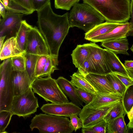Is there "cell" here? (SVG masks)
I'll return each mask as SVG.
<instances>
[{"label": "cell", "instance_id": "obj_1", "mask_svg": "<svg viewBox=\"0 0 133 133\" xmlns=\"http://www.w3.org/2000/svg\"><path fill=\"white\" fill-rule=\"evenodd\" d=\"M37 12L39 29L45 40L50 55L58 57L60 47L70 27L69 13L62 15L56 14L50 2Z\"/></svg>", "mask_w": 133, "mask_h": 133}, {"label": "cell", "instance_id": "obj_2", "mask_svg": "<svg viewBox=\"0 0 133 133\" xmlns=\"http://www.w3.org/2000/svg\"><path fill=\"white\" fill-rule=\"evenodd\" d=\"M92 7L106 21L120 23L131 17L130 0H83Z\"/></svg>", "mask_w": 133, "mask_h": 133}, {"label": "cell", "instance_id": "obj_3", "mask_svg": "<svg viewBox=\"0 0 133 133\" xmlns=\"http://www.w3.org/2000/svg\"><path fill=\"white\" fill-rule=\"evenodd\" d=\"M70 27H76L87 32L104 23L102 16L92 7L85 3L75 4L69 15Z\"/></svg>", "mask_w": 133, "mask_h": 133}, {"label": "cell", "instance_id": "obj_4", "mask_svg": "<svg viewBox=\"0 0 133 133\" xmlns=\"http://www.w3.org/2000/svg\"><path fill=\"white\" fill-rule=\"evenodd\" d=\"M29 126L31 131L36 128L40 133H70L74 131L67 117L48 114L36 115Z\"/></svg>", "mask_w": 133, "mask_h": 133}, {"label": "cell", "instance_id": "obj_5", "mask_svg": "<svg viewBox=\"0 0 133 133\" xmlns=\"http://www.w3.org/2000/svg\"><path fill=\"white\" fill-rule=\"evenodd\" d=\"M31 86L34 93L46 101L56 104L69 102L56 80L52 78L51 76L36 79L31 84Z\"/></svg>", "mask_w": 133, "mask_h": 133}, {"label": "cell", "instance_id": "obj_6", "mask_svg": "<svg viewBox=\"0 0 133 133\" xmlns=\"http://www.w3.org/2000/svg\"><path fill=\"white\" fill-rule=\"evenodd\" d=\"M13 71L11 58L3 60L0 65V111L10 110L14 97L12 81Z\"/></svg>", "mask_w": 133, "mask_h": 133}, {"label": "cell", "instance_id": "obj_7", "mask_svg": "<svg viewBox=\"0 0 133 133\" xmlns=\"http://www.w3.org/2000/svg\"><path fill=\"white\" fill-rule=\"evenodd\" d=\"M38 107L37 98L31 86L25 92L14 96L10 111L13 115L25 118L36 112Z\"/></svg>", "mask_w": 133, "mask_h": 133}, {"label": "cell", "instance_id": "obj_8", "mask_svg": "<svg viewBox=\"0 0 133 133\" xmlns=\"http://www.w3.org/2000/svg\"><path fill=\"white\" fill-rule=\"evenodd\" d=\"M86 44L90 51L87 58L90 65L89 73L106 75L111 72L106 61L104 49L94 42Z\"/></svg>", "mask_w": 133, "mask_h": 133}, {"label": "cell", "instance_id": "obj_9", "mask_svg": "<svg viewBox=\"0 0 133 133\" xmlns=\"http://www.w3.org/2000/svg\"><path fill=\"white\" fill-rule=\"evenodd\" d=\"M25 51L26 54L39 56L50 55L45 40L36 26L32 27L29 33Z\"/></svg>", "mask_w": 133, "mask_h": 133}, {"label": "cell", "instance_id": "obj_10", "mask_svg": "<svg viewBox=\"0 0 133 133\" xmlns=\"http://www.w3.org/2000/svg\"><path fill=\"white\" fill-rule=\"evenodd\" d=\"M119 101L98 108H91L84 106L78 115L83 122L82 128L92 125L104 120V116Z\"/></svg>", "mask_w": 133, "mask_h": 133}, {"label": "cell", "instance_id": "obj_11", "mask_svg": "<svg viewBox=\"0 0 133 133\" xmlns=\"http://www.w3.org/2000/svg\"><path fill=\"white\" fill-rule=\"evenodd\" d=\"M24 14L6 11L5 17L0 20V36L7 39L15 37L21 25Z\"/></svg>", "mask_w": 133, "mask_h": 133}, {"label": "cell", "instance_id": "obj_12", "mask_svg": "<svg viewBox=\"0 0 133 133\" xmlns=\"http://www.w3.org/2000/svg\"><path fill=\"white\" fill-rule=\"evenodd\" d=\"M82 109L72 102L60 104L47 103L43 105L41 108L42 111L45 114L69 117L73 114L78 115Z\"/></svg>", "mask_w": 133, "mask_h": 133}, {"label": "cell", "instance_id": "obj_13", "mask_svg": "<svg viewBox=\"0 0 133 133\" xmlns=\"http://www.w3.org/2000/svg\"><path fill=\"white\" fill-rule=\"evenodd\" d=\"M132 30V25L130 22L121 23L111 31L105 34L96 37L90 41L93 42L112 41L127 37Z\"/></svg>", "mask_w": 133, "mask_h": 133}, {"label": "cell", "instance_id": "obj_14", "mask_svg": "<svg viewBox=\"0 0 133 133\" xmlns=\"http://www.w3.org/2000/svg\"><path fill=\"white\" fill-rule=\"evenodd\" d=\"M85 77L98 94L117 93L112 88L105 75L89 73Z\"/></svg>", "mask_w": 133, "mask_h": 133}, {"label": "cell", "instance_id": "obj_15", "mask_svg": "<svg viewBox=\"0 0 133 133\" xmlns=\"http://www.w3.org/2000/svg\"><path fill=\"white\" fill-rule=\"evenodd\" d=\"M12 81L14 96L22 94L28 90L31 86L29 77L25 70H13Z\"/></svg>", "mask_w": 133, "mask_h": 133}, {"label": "cell", "instance_id": "obj_16", "mask_svg": "<svg viewBox=\"0 0 133 133\" xmlns=\"http://www.w3.org/2000/svg\"><path fill=\"white\" fill-rule=\"evenodd\" d=\"M25 52L20 48L15 37H12L6 39L0 50V59L1 61L12 57L24 56Z\"/></svg>", "mask_w": 133, "mask_h": 133}, {"label": "cell", "instance_id": "obj_17", "mask_svg": "<svg viewBox=\"0 0 133 133\" xmlns=\"http://www.w3.org/2000/svg\"><path fill=\"white\" fill-rule=\"evenodd\" d=\"M123 95L117 93L95 95L92 101L85 105L88 107L96 108L104 107L116 101L122 100Z\"/></svg>", "mask_w": 133, "mask_h": 133}, {"label": "cell", "instance_id": "obj_18", "mask_svg": "<svg viewBox=\"0 0 133 133\" xmlns=\"http://www.w3.org/2000/svg\"><path fill=\"white\" fill-rule=\"evenodd\" d=\"M104 50L107 64L111 72L130 77L124 64L121 62L116 54L106 49Z\"/></svg>", "mask_w": 133, "mask_h": 133}, {"label": "cell", "instance_id": "obj_19", "mask_svg": "<svg viewBox=\"0 0 133 133\" xmlns=\"http://www.w3.org/2000/svg\"><path fill=\"white\" fill-rule=\"evenodd\" d=\"M56 81L63 92L69 97L71 102L79 107L83 106V102L77 95L76 88L68 80L60 76Z\"/></svg>", "mask_w": 133, "mask_h": 133}, {"label": "cell", "instance_id": "obj_20", "mask_svg": "<svg viewBox=\"0 0 133 133\" xmlns=\"http://www.w3.org/2000/svg\"><path fill=\"white\" fill-rule=\"evenodd\" d=\"M101 45L117 54L128 55L129 43L127 37L116 40L104 42Z\"/></svg>", "mask_w": 133, "mask_h": 133}, {"label": "cell", "instance_id": "obj_21", "mask_svg": "<svg viewBox=\"0 0 133 133\" xmlns=\"http://www.w3.org/2000/svg\"><path fill=\"white\" fill-rule=\"evenodd\" d=\"M121 23L105 22L98 24L85 34V39L90 41L92 39L110 32Z\"/></svg>", "mask_w": 133, "mask_h": 133}, {"label": "cell", "instance_id": "obj_22", "mask_svg": "<svg viewBox=\"0 0 133 133\" xmlns=\"http://www.w3.org/2000/svg\"><path fill=\"white\" fill-rule=\"evenodd\" d=\"M90 53L86 44L78 45L71 54L72 62L75 67L78 68L87 59Z\"/></svg>", "mask_w": 133, "mask_h": 133}, {"label": "cell", "instance_id": "obj_23", "mask_svg": "<svg viewBox=\"0 0 133 133\" xmlns=\"http://www.w3.org/2000/svg\"><path fill=\"white\" fill-rule=\"evenodd\" d=\"M70 77L71 82L77 88L95 95L98 94L97 91L91 84L78 71L74 73Z\"/></svg>", "mask_w": 133, "mask_h": 133}, {"label": "cell", "instance_id": "obj_24", "mask_svg": "<svg viewBox=\"0 0 133 133\" xmlns=\"http://www.w3.org/2000/svg\"><path fill=\"white\" fill-rule=\"evenodd\" d=\"M125 115H122L108 123L106 133H128V128L124 120Z\"/></svg>", "mask_w": 133, "mask_h": 133}, {"label": "cell", "instance_id": "obj_25", "mask_svg": "<svg viewBox=\"0 0 133 133\" xmlns=\"http://www.w3.org/2000/svg\"><path fill=\"white\" fill-rule=\"evenodd\" d=\"M33 27L25 20H23L20 28L16 33L15 37L21 49L26 52V48L29 32Z\"/></svg>", "mask_w": 133, "mask_h": 133}, {"label": "cell", "instance_id": "obj_26", "mask_svg": "<svg viewBox=\"0 0 133 133\" xmlns=\"http://www.w3.org/2000/svg\"><path fill=\"white\" fill-rule=\"evenodd\" d=\"M40 56L26 54L24 55L25 60V71L29 77L31 84L36 79L35 70L36 62Z\"/></svg>", "mask_w": 133, "mask_h": 133}, {"label": "cell", "instance_id": "obj_27", "mask_svg": "<svg viewBox=\"0 0 133 133\" xmlns=\"http://www.w3.org/2000/svg\"><path fill=\"white\" fill-rule=\"evenodd\" d=\"M58 64V57L49 56L43 71L39 78L51 76L55 70L58 69L57 66Z\"/></svg>", "mask_w": 133, "mask_h": 133}, {"label": "cell", "instance_id": "obj_28", "mask_svg": "<svg viewBox=\"0 0 133 133\" xmlns=\"http://www.w3.org/2000/svg\"><path fill=\"white\" fill-rule=\"evenodd\" d=\"M127 114L121 100L113 107L108 114L104 116L103 119L108 123L122 115H125Z\"/></svg>", "mask_w": 133, "mask_h": 133}, {"label": "cell", "instance_id": "obj_29", "mask_svg": "<svg viewBox=\"0 0 133 133\" xmlns=\"http://www.w3.org/2000/svg\"><path fill=\"white\" fill-rule=\"evenodd\" d=\"M3 3L6 11L28 15L33 12L18 4L13 0H0Z\"/></svg>", "mask_w": 133, "mask_h": 133}, {"label": "cell", "instance_id": "obj_30", "mask_svg": "<svg viewBox=\"0 0 133 133\" xmlns=\"http://www.w3.org/2000/svg\"><path fill=\"white\" fill-rule=\"evenodd\" d=\"M106 76L115 91L123 95L127 89L125 85L113 72H111L106 75Z\"/></svg>", "mask_w": 133, "mask_h": 133}, {"label": "cell", "instance_id": "obj_31", "mask_svg": "<svg viewBox=\"0 0 133 133\" xmlns=\"http://www.w3.org/2000/svg\"><path fill=\"white\" fill-rule=\"evenodd\" d=\"M108 123L104 120L92 125L82 128L83 133H106Z\"/></svg>", "mask_w": 133, "mask_h": 133}, {"label": "cell", "instance_id": "obj_32", "mask_svg": "<svg viewBox=\"0 0 133 133\" xmlns=\"http://www.w3.org/2000/svg\"><path fill=\"white\" fill-rule=\"evenodd\" d=\"M122 100L127 113L130 111L133 106V85L127 88L123 95Z\"/></svg>", "mask_w": 133, "mask_h": 133}, {"label": "cell", "instance_id": "obj_33", "mask_svg": "<svg viewBox=\"0 0 133 133\" xmlns=\"http://www.w3.org/2000/svg\"><path fill=\"white\" fill-rule=\"evenodd\" d=\"M13 115L10 110L0 111V133H7L5 129L9 124Z\"/></svg>", "mask_w": 133, "mask_h": 133}, {"label": "cell", "instance_id": "obj_34", "mask_svg": "<svg viewBox=\"0 0 133 133\" xmlns=\"http://www.w3.org/2000/svg\"><path fill=\"white\" fill-rule=\"evenodd\" d=\"M24 55L11 58V63L14 71H24L25 70V60Z\"/></svg>", "mask_w": 133, "mask_h": 133}, {"label": "cell", "instance_id": "obj_35", "mask_svg": "<svg viewBox=\"0 0 133 133\" xmlns=\"http://www.w3.org/2000/svg\"><path fill=\"white\" fill-rule=\"evenodd\" d=\"M80 0H54L55 7L57 9L69 10Z\"/></svg>", "mask_w": 133, "mask_h": 133}, {"label": "cell", "instance_id": "obj_36", "mask_svg": "<svg viewBox=\"0 0 133 133\" xmlns=\"http://www.w3.org/2000/svg\"><path fill=\"white\" fill-rule=\"evenodd\" d=\"M49 56H41L37 59L35 70V77L36 79L38 78L41 74Z\"/></svg>", "mask_w": 133, "mask_h": 133}, {"label": "cell", "instance_id": "obj_37", "mask_svg": "<svg viewBox=\"0 0 133 133\" xmlns=\"http://www.w3.org/2000/svg\"><path fill=\"white\" fill-rule=\"evenodd\" d=\"M76 90L79 98L86 105L92 101L96 95L77 88H76Z\"/></svg>", "mask_w": 133, "mask_h": 133}, {"label": "cell", "instance_id": "obj_38", "mask_svg": "<svg viewBox=\"0 0 133 133\" xmlns=\"http://www.w3.org/2000/svg\"><path fill=\"white\" fill-rule=\"evenodd\" d=\"M71 125L75 132L78 129L82 128L83 123L81 118L77 114H73L69 117Z\"/></svg>", "mask_w": 133, "mask_h": 133}, {"label": "cell", "instance_id": "obj_39", "mask_svg": "<svg viewBox=\"0 0 133 133\" xmlns=\"http://www.w3.org/2000/svg\"><path fill=\"white\" fill-rule=\"evenodd\" d=\"M50 2V0H31L33 9L38 11L42 9Z\"/></svg>", "mask_w": 133, "mask_h": 133}, {"label": "cell", "instance_id": "obj_40", "mask_svg": "<svg viewBox=\"0 0 133 133\" xmlns=\"http://www.w3.org/2000/svg\"><path fill=\"white\" fill-rule=\"evenodd\" d=\"M113 73L125 85L127 88L131 85H133V78L130 77L126 76L118 73Z\"/></svg>", "mask_w": 133, "mask_h": 133}, {"label": "cell", "instance_id": "obj_41", "mask_svg": "<svg viewBox=\"0 0 133 133\" xmlns=\"http://www.w3.org/2000/svg\"><path fill=\"white\" fill-rule=\"evenodd\" d=\"M90 65L89 62L87 59L83 64L78 68L77 71L85 77L89 73Z\"/></svg>", "mask_w": 133, "mask_h": 133}, {"label": "cell", "instance_id": "obj_42", "mask_svg": "<svg viewBox=\"0 0 133 133\" xmlns=\"http://www.w3.org/2000/svg\"><path fill=\"white\" fill-rule=\"evenodd\" d=\"M16 3L25 8L32 12L33 10L32 4L31 0H13Z\"/></svg>", "mask_w": 133, "mask_h": 133}, {"label": "cell", "instance_id": "obj_43", "mask_svg": "<svg viewBox=\"0 0 133 133\" xmlns=\"http://www.w3.org/2000/svg\"><path fill=\"white\" fill-rule=\"evenodd\" d=\"M6 12V8L2 2L0 0V16L3 18L5 16Z\"/></svg>", "mask_w": 133, "mask_h": 133}, {"label": "cell", "instance_id": "obj_44", "mask_svg": "<svg viewBox=\"0 0 133 133\" xmlns=\"http://www.w3.org/2000/svg\"><path fill=\"white\" fill-rule=\"evenodd\" d=\"M130 11L131 19L130 22L132 25V30L131 32H132L133 35V0H131V2Z\"/></svg>", "mask_w": 133, "mask_h": 133}, {"label": "cell", "instance_id": "obj_45", "mask_svg": "<svg viewBox=\"0 0 133 133\" xmlns=\"http://www.w3.org/2000/svg\"><path fill=\"white\" fill-rule=\"evenodd\" d=\"M124 65L126 69L133 68V61L125 60Z\"/></svg>", "mask_w": 133, "mask_h": 133}, {"label": "cell", "instance_id": "obj_46", "mask_svg": "<svg viewBox=\"0 0 133 133\" xmlns=\"http://www.w3.org/2000/svg\"><path fill=\"white\" fill-rule=\"evenodd\" d=\"M127 114L129 120V122H131L133 118V106L130 111Z\"/></svg>", "mask_w": 133, "mask_h": 133}, {"label": "cell", "instance_id": "obj_47", "mask_svg": "<svg viewBox=\"0 0 133 133\" xmlns=\"http://www.w3.org/2000/svg\"><path fill=\"white\" fill-rule=\"evenodd\" d=\"M6 38V36H4L0 37V50H1L2 47L4 42L5 38Z\"/></svg>", "mask_w": 133, "mask_h": 133}, {"label": "cell", "instance_id": "obj_48", "mask_svg": "<svg viewBox=\"0 0 133 133\" xmlns=\"http://www.w3.org/2000/svg\"><path fill=\"white\" fill-rule=\"evenodd\" d=\"M126 69L129 76L131 78H133V68Z\"/></svg>", "mask_w": 133, "mask_h": 133}, {"label": "cell", "instance_id": "obj_49", "mask_svg": "<svg viewBox=\"0 0 133 133\" xmlns=\"http://www.w3.org/2000/svg\"><path fill=\"white\" fill-rule=\"evenodd\" d=\"M127 126L129 129H133V118L131 122H129Z\"/></svg>", "mask_w": 133, "mask_h": 133}, {"label": "cell", "instance_id": "obj_50", "mask_svg": "<svg viewBox=\"0 0 133 133\" xmlns=\"http://www.w3.org/2000/svg\"><path fill=\"white\" fill-rule=\"evenodd\" d=\"M130 49L133 53V44H132L131 47L130 48Z\"/></svg>", "mask_w": 133, "mask_h": 133}]
</instances>
